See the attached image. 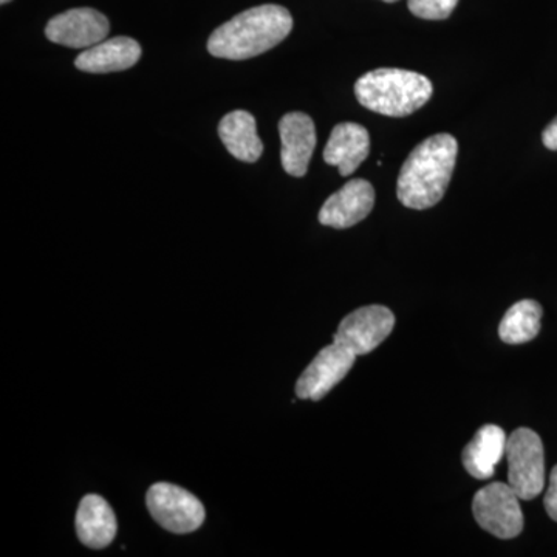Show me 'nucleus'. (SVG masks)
<instances>
[{"mask_svg":"<svg viewBox=\"0 0 557 557\" xmlns=\"http://www.w3.org/2000/svg\"><path fill=\"white\" fill-rule=\"evenodd\" d=\"M457 153V139L449 134L434 135L420 143L399 171L398 200L410 209L435 207L448 189Z\"/></svg>","mask_w":557,"mask_h":557,"instance_id":"1","label":"nucleus"},{"mask_svg":"<svg viewBox=\"0 0 557 557\" xmlns=\"http://www.w3.org/2000/svg\"><path fill=\"white\" fill-rule=\"evenodd\" d=\"M293 30V17L281 5H259L237 14L209 36L208 51L215 58L244 61L278 46Z\"/></svg>","mask_w":557,"mask_h":557,"instance_id":"2","label":"nucleus"},{"mask_svg":"<svg viewBox=\"0 0 557 557\" xmlns=\"http://www.w3.org/2000/svg\"><path fill=\"white\" fill-rule=\"evenodd\" d=\"M431 81L403 69H379L366 73L355 84L359 104L384 116L412 115L431 100Z\"/></svg>","mask_w":557,"mask_h":557,"instance_id":"3","label":"nucleus"},{"mask_svg":"<svg viewBox=\"0 0 557 557\" xmlns=\"http://www.w3.org/2000/svg\"><path fill=\"white\" fill-rule=\"evenodd\" d=\"M508 483L520 500H533L545 485L544 445L536 432L520 428L507 443Z\"/></svg>","mask_w":557,"mask_h":557,"instance_id":"4","label":"nucleus"},{"mask_svg":"<svg viewBox=\"0 0 557 557\" xmlns=\"http://www.w3.org/2000/svg\"><path fill=\"white\" fill-rule=\"evenodd\" d=\"M146 505L153 520L164 530L188 534L203 525L207 512L199 498L171 483H156L146 494Z\"/></svg>","mask_w":557,"mask_h":557,"instance_id":"5","label":"nucleus"},{"mask_svg":"<svg viewBox=\"0 0 557 557\" xmlns=\"http://www.w3.org/2000/svg\"><path fill=\"white\" fill-rule=\"evenodd\" d=\"M520 497L509 483H491L479 491L472 512L480 527L498 539L518 537L523 530Z\"/></svg>","mask_w":557,"mask_h":557,"instance_id":"6","label":"nucleus"},{"mask_svg":"<svg viewBox=\"0 0 557 557\" xmlns=\"http://www.w3.org/2000/svg\"><path fill=\"white\" fill-rule=\"evenodd\" d=\"M394 327L395 317L387 307H362L341 321L333 343L348 348L359 357L381 346Z\"/></svg>","mask_w":557,"mask_h":557,"instance_id":"7","label":"nucleus"},{"mask_svg":"<svg viewBox=\"0 0 557 557\" xmlns=\"http://www.w3.org/2000/svg\"><path fill=\"white\" fill-rule=\"evenodd\" d=\"M355 359L357 355L339 344L333 343L322 348L296 383V395L300 399L313 401L324 398L336 384L346 379L354 368Z\"/></svg>","mask_w":557,"mask_h":557,"instance_id":"8","label":"nucleus"},{"mask_svg":"<svg viewBox=\"0 0 557 557\" xmlns=\"http://www.w3.org/2000/svg\"><path fill=\"white\" fill-rule=\"evenodd\" d=\"M108 17L94 9H73L58 14L46 27L51 42L70 49H90L108 38Z\"/></svg>","mask_w":557,"mask_h":557,"instance_id":"9","label":"nucleus"},{"mask_svg":"<svg viewBox=\"0 0 557 557\" xmlns=\"http://www.w3.org/2000/svg\"><path fill=\"white\" fill-rule=\"evenodd\" d=\"M375 205V189L368 180L355 178L330 196L319 211V222L336 230H346L362 222Z\"/></svg>","mask_w":557,"mask_h":557,"instance_id":"10","label":"nucleus"},{"mask_svg":"<svg viewBox=\"0 0 557 557\" xmlns=\"http://www.w3.org/2000/svg\"><path fill=\"white\" fill-rule=\"evenodd\" d=\"M284 171L293 177H304L309 171L311 157L317 148V127L313 120L302 112L284 115L278 123Z\"/></svg>","mask_w":557,"mask_h":557,"instance_id":"11","label":"nucleus"},{"mask_svg":"<svg viewBox=\"0 0 557 557\" xmlns=\"http://www.w3.org/2000/svg\"><path fill=\"white\" fill-rule=\"evenodd\" d=\"M369 150L370 135L366 127L357 123H341L330 135L324 160L330 166L338 168L343 177H347L368 159Z\"/></svg>","mask_w":557,"mask_h":557,"instance_id":"12","label":"nucleus"},{"mask_svg":"<svg viewBox=\"0 0 557 557\" xmlns=\"http://www.w3.org/2000/svg\"><path fill=\"white\" fill-rule=\"evenodd\" d=\"M141 58V47L137 40L119 36L102 40L86 49L76 58L75 65L81 72L112 73L134 67Z\"/></svg>","mask_w":557,"mask_h":557,"instance_id":"13","label":"nucleus"},{"mask_svg":"<svg viewBox=\"0 0 557 557\" xmlns=\"http://www.w3.org/2000/svg\"><path fill=\"white\" fill-rule=\"evenodd\" d=\"M119 531L115 512L101 496L89 494L81 500L76 533L86 547L101 549L112 544Z\"/></svg>","mask_w":557,"mask_h":557,"instance_id":"14","label":"nucleus"},{"mask_svg":"<svg viewBox=\"0 0 557 557\" xmlns=\"http://www.w3.org/2000/svg\"><path fill=\"white\" fill-rule=\"evenodd\" d=\"M508 438L496 424H486L463 450V467L474 479L493 478L496 467L507 454Z\"/></svg>","mask_w":557,"mask_h":557,"instance_id":"15","label":"nucleus"},{"mask_svg":"<svg viewBox=\"0 0 557 557\" xmlns=\"http://www.w3.org/2000/svg\"><path fill=\"white\" fill-rule=\"evenodd\" d=\"M219 135L226 150L237 160L256 163L262 157V139L258 135L255 116L245 110H234L223 116L219 124Z\"/></svg>","mask_w":557,"mask_h":557,"instance_id":"16","label":"nucleus"},{"mask_svg":"<svg viewBox=\"0 0 557 557\" xmlns=\"http://www.w3.org/2000/svg\"><path fill=\"white\" fill-rule=\"evenodd\" d=\"M542 307L536 300L515 304L502 319L498 336L507 344H525L541 332Z\"/></svg>","mask_w":557,"mask_h":557,"instance_id":"17","label":"nucleus"},{"mask_svg":"<svg viewBox=\"0 0 557 557\" xmlns=\"http://www.w3.org/2000/svg\"><path fill=\"white\" fill-rule=\"evenodd\" d=\"M458 0H408L410 13L420 20H448L456 10Z\"/></svg>","mask_w":557,"mask_h":557,"instance_id":"18","label":"nucleus"},{"mask_svg":"<svg viewBox=\"0 0 557 557\" xmlns=\"http://www.w3.org/2000/svg\"><path fill=\"white\" fill-rule=\"evenodd\" d=\"M545 509H547L549 518L557 522V465L553 468L549 475V486L544 498Z\"/></svg>","mask_w":557,"mask_h":557,"instance_id":"19","label":"nucleus"},{"mask_svg":"<svg viewBox=\"0 0 557 557\" xmlns=\"http://www.w3.org/2000/svg\"><path fill=\"white\" fill-rule=\"evenodd\" d=\"M542 141H544L545 148L557 150V116L548 124L544 134H542Z\"/></svg>","mask_w":557,"mask_h":557,"instance_id":"20","label":"nucleus"},{"mask_svg":"<svg viewBox=\"0 0 557 557\" xmlns=\"http://www.w3.org/2000/svg\"><path fill=\"white\" fill-rule=\"evenodd\" d=\"M11 0H0V3H2V5H5V3H10Z\"/></svg>","mask_w":557,"mask_h":557,"instance_id":"21","label":"nucleus"},{"mask_svg":"<svg viewBox=\"0 0 557 557\" xmlns=\"http://www.w3.org/2000/svg\"><path fill=\"white\" fill-rule=\"evenodd\" d=\"M383 2L395 3V2H398V0H383Z\"/></svg>","mask_w":557,"mask_h":557,"instance_id":"22","label":"nucleus"}]
</instances>
